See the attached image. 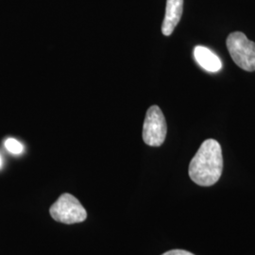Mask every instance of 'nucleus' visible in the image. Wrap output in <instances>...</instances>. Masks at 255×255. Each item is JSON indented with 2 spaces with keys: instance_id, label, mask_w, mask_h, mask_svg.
<instances>
[{
  "instance_id": "5",
  "label": "nucleus",
  "mask_w": 255,
  "mask_h": 255,
  "mask_svg": "<svg viewBox=\"0 0 255 255\" xmlns=\"http://www.w3.org/2000/svg\"><path fill=\"white\" fill-rule=\"evenodd\" d=\"M183 0H166V8L162 32L165 36H169L182 18Z\"/></svg>"
},
{
  "instance_id": "7",
  "label": "nucleus",
  "mask_w": 255,
  "mask_h": 255,
  "mask_svg": "<svg viewBox=\"0 0 255 255\" xmlns=\"http://www.w3.org/2000/svg\"><path fill=\"white\" fill-rule=\"evenodd\" d=\"M5 147L9 152L15 155L21 154L24 150L23 145L16 139H13V138H9L5 141Z\"/></svg>"
},
{
  "instance_id": "1",
  "label": "nucleus",
  "mask_w": 255,
  "mask_h": 255,
  "mask_svg": "<svg viewBox=\"0 0 255 255\" xmlns=\"http://www.w3.org/2000/svg\"><path fill=\"white\" fill-rule=\"evenodd\" d=\"M223 169L222 149L214 139L205 140L189 164L192 181L201 186H211L219 182Z\"/></svg>"
},
{
  "instance_id": "6",
  "label": "nucleus",
  "mask_w": 255,
  "mask_h": 255,
  "mask_svg": "<svg viewBox=\"0 0 255 255\" xmlns=\"http://www.w3.org/2000/svg\"><path fill=\"white\" fill-rule=\"evenodd\" d=\"M194 58L200 66L208 72H219L222 68V63L219 57L205 46H196L194 48Z\"/></svg>"
},
{
  "instance_id": "8",
  "label": "nucleus",
  "mask_w": 255,
  "mask_h": 255,
  "mask_svg": "<svg viewBox=\"0 0 255 255\" xmlns=\"http://www.w3.org/2000/svg\"><path fill=\"white\" fill-rule=\"evenodd\" d=\"M162 255H195L187 252V251H183V250H173V251H169L167 253H165Z\"/></svg>"
},
{
  "instance_id": "2",
  "label": "nucleus",
  "mask_w": 255,
  "mask_h": 255,
  "mask_svg": "<svg viewBox=\"0 0 255 255\" xmlns=\"http://www.w3.org/2000/svg\"><path fill=\"white\" fill-rule=\"evenodd\" d=\"M227 48L234 62L243 70L255 71V43L243 32L236 31L227 38Z\"/></svg>"
},
{
  "instance_id": "4",
  "label": "nucleus",
  "mask_w": 255,
  "mask_h": 255,
  "mask_svg": "<svg viewBox=\"0 0 255 255\" xmlns=\"http://www.w3.org/2000/svg\"><path fill=\"white\" fill-rule=\"evenodd\" d=\"M166 122L162 110L158 106H151L147 110L143 126V140L146 145L160 146L166 136Z\"/></svg>"
},
{
  "instance_id": "3",
  "label": "nucleus",
  "mask_w": 255,
  "mask_h": 255,
  "mask_svg": "<svg viewBox=\"0 0 255 255\" xmlns=\"http://www.w3.org/2000/svg\"><path fill=\"white\" fill-rule=\"evenodd\" d=\"M52 219L64 224H74L84 221L87 218L86 210L71 194L64 193L55 201L49 209Z\"/></svg>"
},
{
  "instance_id": "9",
  "label": "nucleus",
  "mask_w": 255,
  "mask_h": 255,
  "mask_svg": "<svg viewBox=\"0 0 255 255\" xmlns=\"http://www.w3.org/2000/svg\"><path fill=\"white\" fill-rule=\"evenodd\" d=\"M2 166V159H1V156H0V167Z\"/></svg>"
}]
</instances>
